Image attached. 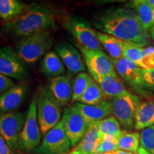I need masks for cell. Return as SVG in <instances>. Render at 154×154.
<instances>
[{"label": "cell", "mask_w": 154, "mask_h": 154, "mask_svg": "<svg viewBox=\"0 0 154 154\" xmlns=\"http://www.w3.org/2000/svg\"><path fill=\"white\" fill-rule=\"evenodd\" d=\"M93 24L104 33L128 43L144 47L150 44L149 35L134 9L110 8L96 16Z\"/></svg>", "instance_id": "1"}, {"label": "cell", "mask_w": 154, "mask_h": 154, "mask_svg": "<svg viewBox=\"0 0 154 154\" xmlns=\"http://www.w3.org/2000/svg\"><path fill=\"white\" fill-rule=\"evenodd\" d=\"M56 26L54 14L49 7L40 4H31L19 16L5 22L1 33L19 41L43 31H51Z\"/></svg>", "instance_id": "2"}, {"label": "cell", "mask_w": 154, "mask_h": 154, "mask_svg": "<svg viewBox=\"0 0 154 154\" xmlns=\"http://www.w3.org/2000/svg\"><path fill=\"white\" fill-rule=\"evenodd\" d=\"M52 45L51 31H43L19 40L15 51L26 64H34L49 52Z\"/></svg>", "instance_id": "3"}, {"label": "cell", "mask_w": 154, "mask_h": 154, "mask_svg": "<svg viewBox=\"0 0 154 154\" xmlns=\"http://www.w3.org/2000/svg\"><path fill=\"white\" fill-rule=\"evenodd\" d=\"M37 118L42 134L54 128L62 118L61 106L57 101L49 86H44L38 91L36 99Z\"/></svg>", "instance_id": "4"}, {"label": "cell", "mask_w": 154, "mask_h": 154, "mask_svg": "<svg viewBox=\"0 0 154 154\" xmlns=\"http://www.w3.org/2000/svg\"><path fill=\"white\" fill-rule=\"evenodd\" d=\"M26 113L19 111L0 113V136L5 140L13 154L19 151V140Z\"/></svg>", "instance_id": "5"}, {"label": "cell", "mask_w": 154, "mask_h": 154, "mask_svg": "<svg viewBox=\"0 0 154 154\" xmlns=\"http://www.w3.org/2000/svg\"><path fill=\"white\" fill-rule=\"evenodd\" d=\"M64 27L81 47L92 51L102 50L96 32L86 19L79 16L69 17L65 21Z\"/></svg>", "instance_id": "6"}, {"label": "cell", "mask_w": 154, "mask_h": 154, "mask_svg": "<svg viewBox=\"0 0 154 154\" xmlns=\"http://www.w3.org/2000/svg\"><path fill=\"white\" fill-rule=\"evenodd\" d=\"M42 132L37 118L36 100L32 99L26 111V121L21 134L19 151L25 153H32L41 143Z\"/></svg>", "instance_id": "7"}, {"label": "cell", "mask_w": 154, "mask_h": 154, "mask_svg": "<svg viewBox=\"0 0 154 154\" xmlns=\"http://www.w3.org/2000/svg\"><path fill=\"white\" fill-rule=\"evenodd\" d=\"M140 101L138 96L131 93L111 99L112 114L125 130L134 128L136 111Z\"/></svg>", "instance_id": "8"}, {"label": "cell", "mask_w": 154, "mask_h": 154, "mask_svg": "<svg viewBox=\"0 0 154 154\" xmlns=\"http://www.w3.org/2000/svg\"><path fill=\"white\" fill-rule=\"evenodd\" d=\"M71 147L72 144L65 132L63 121L61 120L44 135L42 143L32 151V154L66 153Z\"/></svg>", "instance_id": "9"}, {"label": "cell", "mask_w": 154, "mask_h": 154, "mask_svg": "<svg viewBox=\"0 0 154 154\" xmlns=\"http://www.w3.org/2000/svg\"><path fill=\"white\" fill-rule=\"evenodd\" d=\"M112 60L118 76H121L135 91L143 97L149 98L152 96L153 93L147 88L142 77L140 73L141 69L124 57Z\"/></svg>", "instance_id": "10"}, {"label": "cell", "mask_w": 154, "mask_h": 154, "mask_svg": "<svg viewBox=\"0 0 154 154\" xmlns=\"http://www.w3.org/2000/svg\"><path fill=\"white\" fill-rule=\"evenodd\" d=\"M82 52L86 66L91 76H117L112 59L108 56L103 50L92 51L81 47L76 43Z\"/></svg>", "instance_id": "11"}, {"label": "cell", "mask_w": 154, "mask_h": 154, "mask_svg": "<svg viewBox=\"0 0 154 154\" xmlns=\"http://www.w3.org/2000/svg\"><path fill=\"white\" fill-rule=\"evenodd\" d=\"M61 120L72 147L76 146L84 137L88 128V123L74 105L64 107Z\"/></svg>", "instance_id": "12"}, {"label": "cell", "mask_w": 154, "mask_h": 154, "mask_svg": "<svg viewBox=\"0 0 154 154\" xmlns=\"http://www.w3.org/2000/svg\"><path fill=\"white\" fill-rule=\"evenodd\" d=\"M25 64L11 47L0 48V74L22 81L27 75Z\"/></svg>", "instance_id": "13"}, {"label": "cell", "mask_w": 154, "mask_h": 154, "mask_svg": "<svg viewBox=\"0 0 154 154\" xmlns=\"http://www.w3.org/2000/svg\"><path fill=\"white\" fill-rule=\"evenodd\" d=\"M55 51L67 69L69 73L77 75L84 72L86 64L76 47L65 42H59L56 44Z\"/></svg>", "instance_id": "14"}, {"label": "cell", "mask_w": 154, "mask_h": 154, "mask_svg": "<svg viewBox=\"0 0 154 154\" xmlns=\"http://www.w3.org/2000/svg\"><path fill=\"white\" fill-rule=\"evenodd\" d=\"M74 81L73 75L70 73L50 80L49 86L50 91L61 106L72 102Z\"/></svg>", "instance_id": "15"}, {"label": "cell", "mask_w": 154, "mask_h": 154, "mask_svg": "<svg viewBox=\"0 0 154 154\" xmlns=\"http://www.w3.org/2000/svg\"><path fill=\"white\" fill-rule=\"evenodd\" d=\"M27 92L26 84H16L0 96V113L16 111L24 102Z\"/></svg>", "instance_id": "16"}, {"label": "cell", "mask_w": 154, "mask_h": 154, "mask_svg": "<svg viewBox=\"0 0 154 154\" xmlns=\"http://www.w3.org/2000/svg\"><path fill=\"white\" fill-rule=\"evenodd\" d=\"M86 119L88 124L99 122L112 114L111 101L104 100L97 105H86L76 102L74 104Z\"/></svg>", "instance_id": "17"}, {"label": "cell", "mask_w": 154, "mask_h": 154, "mask_svg": "<svg viewBox=\"0 0 154 154\" xmlns=\"http://www.w3.org/2000/svg\"><path fill=\"white\" fill-rule=\"evenodd\" d=\"M91 77L99 84L106 97L113 99L130 94V92L125 88L124 83L118 75L103 76L93 75Z\"/></svg>", "instance_id": "18"}, {"label": "cell", "mask_w": 154, "mask_h": 154, "mask_svg": "<svg viewBox=\"0 0 154 154\" xmlns=\"http://www.w3.org/2000/svg\"><path fill=\"white\" fill-rule=\"evenodd\" d=\"M154 125V96L140 100L136 111L134 128L143 130Z\"/></svg>", "instance_id": "19"}, {"label": "cell", "mask_w": 154, "mask_h": 154, "mask_svg": "<svg viewBox=\"0 0 154 154\" xmlns=\"http://www.w3.org/2000/svg\"><path fill=\"white\" fill-rule=\"evenodd\" d=\"M40 69L45 76L51 79L60 76L66 72V67L55 51H50L42 58Z\"/></svg>", "instance_id": "20"}, {"label": "cell", "mask_w": 154, "mask_h": 154, "mask_svg": "<svg viewBox=\"0 0 154 154\" xmlns=\"http://www.w3.org/2000/svg\"><path fill=\"white\" fill-rule=\"evenodd\" d=\"M128 8L134 9L140 24L147 31L154 25V7L148 0H134L127 4Z\"/></svg>", "instance_id": "21"}, {"label": "cell", "mask_w": 154, "mask_h": 154, "mask_svg": "<svg viewBox=\"0 0 154 154\" xmlns=\"http://www.w3.org/2000/svg\"><path fill=\"white\" fill-rule=\"evenodd\" d=\"M96 35L100 44L106 50L111 59L116 60L123 57L124 41L101 32H96Z\"/></svg>", "instance_id": "22"}, {"label": "cell", "mask_w": 154, "mask_h": 154, "mask_svg": "<svg viewBox=\"0 0 154 154\" xmlns=\"http://www.w3.org/2000/svg\"><path fill=\"white\" fill-rule=\"evenodd\" d=\"M27 5L17 0H0V18L5 22L19 16Z\"/></svg>", "instance_id": "23"}, {"label": "cell", "mask_w": 154, "mask_h": 154, "mask_svg": "<svg viewBox=\"0 0 154 154\" xmlns=\"http://www.w3.org/2000/svg\"><path fill=\"white\" fill-rule=\"evenodd\" d=\"M123 57L132 61L140 69H151L144 59L143 47L139 46L124 42L123 46Z\"/></svg>", "instance_id": "24"}, {"label": "cell", "mask_w": 154, "mask_h": 154, "mask_svg": "<svg viewBox=\"0 0 154 154\" xmlns=\"http://www.w3.org/2000/svg\"><path fill=\"white\" fill-rule=\"evenodd\" d=\"M106 99V96L103 94L99 84L92 79L91 84H89L87 89L81 96L77 102L86 105H97Z\"/></svg>", "instance_id": "25"}, {"label": "cell", "mask_w": 154, "mask_h": 154, "mask_svg": "<svg viewBox=\"0 0 154 154\" xmlns=\"http://www.w3.org/2000/svg\"><path fill=\"white\" fill-rule=\"evenodd\" d=\"M119 150L137 153L140 145V134L138 132H128L123 131L117 138Z\"/></svg>", "instance_id": "26"}, {"label": "cell", "mask_w": 154, "mask_h": 154, "mask_svg": "<svg viewBox=\"0 0 154 154\" xmlns=\"http://www.w3.org/2000/svg\"><path fill=\"white\" fill-rule=\"evenodd\" d=\"M97 126L101 136H112L118 138L123 131L120 123L116 117L111 115L97 122Z\"/></svg>", "instance_id": "27"}, {"label": "cell", "mask_w": 154, "mask_h": 154, "mask_svg": "<svg viewBox=\"0 0 154 154\" xmlns=\"http://www.w3.org/2000/svg\"><path fill=\"white\" fill-rule=\"evenodd\" d=\"M92 77L86 72L79 73L74 78L72 103L77 102L91 84Z\"/></svg>", "instance_id": "28"}, {"label": "cell", "mask_w": 154, "mask_h": 154, "mask_svg": "<svg viewBox=\"0 0 154 154\" xmlns=\"http://www.w3.org/2000/svg\"><path fill=\"white\" fill-rule=\"evenodd\" d=\"M140 145L151 154H154V125L144 128L140 134Z\"/></svg>", "instance_id": "29"}, {"label": "cell", "mask_w": 154, "mask_h": 154, "mask_svg": "<svg viewBox=\"0 0 154 154\" xmlns=\"http://www.w3.org/2000/svg\"><path fill=\"white\" fill-rule=\"evenodd\" d=\"M100 143L81 140L75 146L70 154H96V150Z\"/></svg>", "instance_id": "30"}, {"label": "cell", "mask_w": 154, "mask_h": 154, "mask_svg": "<svg viewBox=\"0 0 154 154\" xmlns=\"http://www.w3.org/2000/svg\"><path fill=\"white\" fill-rule=\"evenodd\" d=\"M118 149L117 145V140L114 141H109L101 139L97 150H96V154L97 153H112V152L116 151Z\"/></svg>", "instance_id": "31"}, {"label": "cell", "mask_w": 154, "mask_h": 154, "mask_svg": "<svg viewBox=\"0 0 154 154\" xmlns=\"http://www.w3.org/2000/svg\"><path fill=\"white\" fill-rule=\"evenodd\" d=\"M142 77L146 86L150 91H154V68L140 70Z\"/></svg>", "instance_id": "32"}, {"label": "cell", "mask_w": 154, "mask_h": 154, "mask_svg": "<svg viewBox=\"0 0 154 154\" xmlns=\"http://www.w3.org/2000/svg\"><path fill=\"white\" fill-rule=\"evenodd\" d=\"M16 84L13 79L0 74V96L14 86Z\"/></svg>", "instance_id": "33"}, {"label": "cell", "mask_w": 154, "mask_h": 154, "mask_svg": "<svg viewBox=\"0 0 154 154\" xmlns=\"http://www.w3.org/2000/svg\"><path fill=\"white\" fill-rule=\"evenodd\" d=\"M143 57L150 68H154V47H149L143 49Z\"/></svg>", "instance_id": "34"}, {"label": "cell", "mask_w": 154, "mask_h": 154, "mask_svg": "<svg viewBox=\"0 0 154 154\" xmlns=\"http://www.w3.org/2000/svg\"><path fill=\"white\" fill-rule=\"evenodd\" d=\"M0 154H13L5 140L0 136Z\"/></svg>", "instance_id": "35"}, {"label": "cell", "mask_w": 154, "mask_h": 154, "mask_svg": "<svg viewBox=\"0 0 154 154\" xmlns=\"http://www.w3.org/2000/svg\"><path fill=\"white\" fill-rule=\"evenodd\" d=\"M115 154H136L134 153H132V152H128L125 151H121V150H117L116 151L114 152Z\"/></svg>", "instance_id": "36"}, {"label": "cell", "mask_w": 154, "mask_h": 154, "mask_svg": "<svg viewBox=\"0 0 154 154\" xmlns=\"http://www.w3.org/2000/svg\"><path fill=\"white\" fill-rule=\"evenodd\" d=\"M137 154H151L150 153H149L147 151H146L145 149H143V148L142 147H140L139 149H138V151L137 152Z\"/></svg>", "instance_id": "37"}, {"label": "cell", "mask_w": 154, "mask_h": 154, "mask_svg": "<svg viewBox=\"0 0 154 154\" xmlns=\"http://www.w3.org/2000/svg\"><path fill=\"white\" fill-rule=\"evenodd\" d=\"M151 35L152 39L154 41V25L152 26V28L151 29Z\"/></svg>", "instance_id": "38"}, {"label": "cell", "mask_w": 154, "mask_h": 154, "mask_svg": "<svg viewBox=\"0 0 154 154\" xmlns=\"http://www.w3.org/2000/svg\"><path fill=\"white\" fill-rule=\"evenodd\" d=\"M148 2L154 7V0H148Z\"/></svg>", "instance_id": "39"}, {"label": "cell", "mask_w": 154, "mask_h": 154, "mask_svg": "<svg viewBox=\"0 0 154 154\" xmlns=\"http://www.w3.org/2000/svg\"><path fill=\"white\" fill-rule=\"evenodd\" d=\"M97 154H115L114 152H112V153H97Z\"/></svg>", "instance_id": "40"}, {"label": "cell", "mask_w": 154, "mask_h": 154, "mask_svg": "<svg viewBox=\"0 0 154 154\" xmlns=\"http://www.w3.org/2000/svg\"><path fill=\"white\" fill-rule=\"evenodd\" d=\"M63 154H70V153H63Z\"/></svg>", "instance_id": "41"}]
</instances>
